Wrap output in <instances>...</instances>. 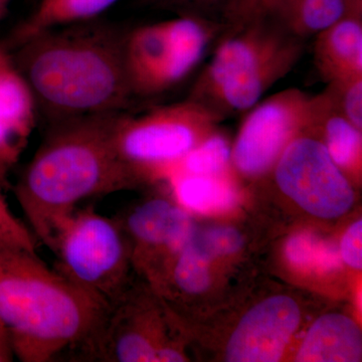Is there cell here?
<instances>
[{
	"instance_id": "obj_1",
	"label": "cell",
	"mask_w": 362,
	"mask_h": 362,
	"mask_svg": "<svg viewBox=\"0 0 362 362\" xmlns=\"http://www.w3.org/2000/svg\"><path fill=\"white\" fill-rule=\"evenodd\" d=\"M126 33L97 18L49 28L16 47V68L52 121L123 113L133 101Z\"/></svg>"
},
{
	"instance_id": "obj_2",
	"label": "cell",
	"mask_w": 362,
	"mask_h": 362,
	"mask_svg": "<svg viewBox=\"0 0 362 362\" xmlns=\"http://www.w3.org/2000/svg\"><path fill=\"white\" fill-rule=\"evenodd\" d=\"M119 114L52 121L14 189L37 242L51 246L54 233L81 202L126 189L137 181L114 146Z\"/></svg>"
},
{
	"instance_id": "obj_3",
	"label": "cell",
	"mask_w": 362,
	"mask_h": 362,
	"mask_svg": "<svg viewBox=\"0 0 362 362\" xmlns=\"http://www.w3.org/2000/svg\"><path fill=\"white\" fill-rule=\"evenodd\" d=\"M108 307L35 252L0 247V326L21 361H52L66 350H82Z\"/></svg>"
},
{
	"instance_id": "obj_4",
	"label": "cell",
	"mask_w": 362,
	"mask_h": 362,
	"mask_svg": "<svg viewBox=\"0 0 362 362\" xmlns=\"http://www.w3.org/2000/svg\"><path fill=\"white\" fill-rule=\"evenodd\" d=\"M305 42L268 14L228 25L187 99L220 120L249 111L291 73Z\"/></svg>"
},
{
	"instance_id": "obj_5",
	"label": "cell",
	"mask_w": 362,
	"mask_h": 362,
	"mask_svg": "<svg viewBox=\"0 0 362 362\" xmlns=\"http://www.w3.org/2000/svg\"><path fill=\"white\" fill-rule=\"evenodd\" d=\"M228 25L192 16L126 33L124 63L133 99L159 96L187 80Z\"/></svg>"
},
{
	"instance_id": "obj_6",
	"label": "cell",
	"mask_w": 362,
	"mask_h": 362,
	"mask_svg": "<svg viewBox=\"0 0 362 362\" xmlns=\"http://www.w3.org/2000/svg\"><path fill=\"white\" fill-rule=\"evenodd\" d=\"M49 249L61 275L110 306L128 289L129 246L116 218L93 207L76 209L54 233Z\"/></svg>"
},
{
	"instance_id": "obj_7",
	"label": "cell",
	"mask_w": 362,
	"mask_h": 362,
	"mask_svg": "<svg viewBox=\"0 0 362 362\" xmlns=\"http://www.w3.org/2000/svg\"><path fill=\"white\" fill-rule=\"evenodd\" d=\"M220 121L189 99L157 107L140 116L121 113L114 128V146L119 159L138 180L146 170L183 160L214 134Z\"/></svg>"
},
{
	"instance_id": "obj_8",
	"label": "cell",
	"mask_w": 362,
	"mask_h": 362,
	"mask_svg": "<svg viewBox=\"0 0 362 362\" xmlns=\"http://www.w3.org/2000/svg\"><path fill=\"white\" fill-rule=\"evenodd\" d=\"M312 106L310 95L289 88L250 109L230 151L237 170L255 177L273 169L288 144L308 130Z\"/></svg>"
},
{
	"instance_id": "obj_9",
	"label": "cell",
	"mask_w": 362,
	"mask_h": 362,
	"mask_svg": "<svg viewBox=\"0 0 362 362\" xmlns=\"http://www.w3.org/2000/svg\"><path fill=\"white\" fill-rule=\"evenodd\" d=\"M273 169L281 192L313 216L338 218L354 204L349 178L307 131L288 144Z\"/></svg>"
},
{
	"instance_id": "obj_10",
	"label": "cell",
	"mask_w": 362,
	"mask_h": 362,
	"mask_svg": "<svg viewBox=\"0 0 362 362\" xmlns=\"http://www.w3.org/2000/svg\"><path fill=\"white\" fill-rule=\"evenodd\" d=\"M301 313L291 298L275 296L243 317L226 346L230 362L280 361L298 326Z\"/></svg>"
},
{
	"instance_id": "obj_11",
	"label": "cell",
	"mask_w": 362,
	"mask_h": 362,
	"mask_svg": "<svg viewBox=\"0 0 362 362\" xmlns=\"http://www.w3.org/2000/svg\"><path fill=\"white\" fill-rule=\"evenodd\" d=\"M116 218L129 247L131 261L143 250H163L171 256L178 254L194 232L192 218L180 206L164 199H152L138 204L121 218Z\"/></svg>"
},
{
	"instance_id": "obj_12",
	"label": "cell",
	"mask_w": 362,
	"mask_h": 362,
	"mask_svg": "<svg viewBox=\"0 0 362 362\" xmlns=\"http://www.w3.org/2000/svg\"><path fill=\"white\" fill-rule=\"evenodd\" d=\"M35 97L11 59L0 66V175L20 158L35 123Z\"/></svg>"
},
{
	"instance_id": "obj_13",
	"label": "cell",
	"mask_w": 362,
	"mask_h": 362,
	"mask_svg": "<svg viewBox=\"0 0 362 362\" xmlns=\"http://www.w3.org/2000/svg\"><path fill=\"white\" fill-rule=\"evenodd\" d=\"M314 65L326 84L362 77V8L315 35Z\"/></svg>"
},
{
	"instance_id": "obj_14",
	"label": "cell",
	"mask_w": 362,
	"mask_h": 362,
	"mask_svg": "<svg viewBox=\"0 0 362 362\" xmlns=\"http://www.w3.org/2000/svg\"><path fill=\"white\" fill-rule=\"evenodd\" d=\"M361 328L349 317L327 314L317 319L298 351L300 362H357L361 361Z\"/></svg>"
},
{
	"instance_id": "obj_15",
	"label": "cell",
	"mask_w": 362,
	"mask_h": 362,
	"mask_svg": "<svg viewBox=\"0 0 362 362\" xmlns=\"http://www.w3.org/2000/svg\"><path fill=\"white\" fill-rule=\"evenodd\" d=\"M312 118L307 132L322 143L341 170H357L361 158L362 130L334 108L325 93L312 96Z\"/></svg>"
},
{
	"instance_id": "obj_16",
	"label": "cell",
	"mask_w": 362,
	"mask_h": 362,
	"mask_svg": "<svg viewBox=\"0 0 362 362\" xmlns=\"http://www.w3.org/2000/svg\"><path fill=\"white\" fill-rule=\"evenodd\" d=\"M356 8L362 0H267L264 14L306 40Z\"/></svg>"
},
{
	"instance_id": "obj_17",
	"label": "cell",
	"mask_w": 362,
	"mask_h": 362,
	"mask_svg": "<svg viewBox=\"0 0 362 362\" xmlns=\"http://www.w3.org/2000/svg\"><path fill=\"white\" fill-rule=\"evenodd\" d=\"M118 0H40L33 13L16 28L11 37L13 47L37 33L57 28L95 20Z\"/></svg>"
},
{
	"instance_id": "obj_18",
	"label": "cell",
	"mask_w": 362,
	"mask_h": 362,
	"mask_svg": "<svg viewBox=\"0 0 362 362\" xmlns=\"http://www.w3.org/2000/svg\"><path fill=\"white\" fill-rule=\"evenodd\" d=\"M175 194L183 206L202 214L226 211L238 202L235 188L214 176L190 175L178 177Z\"/></svg>"
},
{
	"instance_id": "obj_19",
	"label": "cell",
	"mask_w": 362,
	"mask_h": 362,
	"mask_svg": "<svg viewBox=\"0 0 362 362\" xmlns=\"http://www.w3.org/2000/svg\"><path fill=\"white\" fill-rule=\"evenodd\" d=\"M286 255L292 264L309 270H334L341 262L335 245L311 233H298L291 238L286 246Z\"/></svg>"
},
{
	"instance_id": "obj_20",
	"label": "cell",
	"mask_w": 362,
	"mask_h": 362,
	"mask_svg": "<svg viewBox=\"0 0 362 362\" xmlns=\"http://www.w3.org/2000/svg\"><path fill=\"white\" fill-rule=\"evenodd\" d=\"M175 257L176 259L171 275L176 287L187 294H199L206 291L209 285L211 259L189 242Z\"/></svg>"
},
{
	"instance_id": "obj_21",
	"label": "cell",
	"mask_w": 362,
	"mask_h": 362,
	"mask_svg": "<svg viewBox=\"0 0 362 362\" xmlns=\"http://www.w3.org/2000/svg\"><path fill=\"white\" fill-rule=\"evenodd\" d=\"M142 6L173 11L230 25L235 16L237 0H139Z\"/></svg>"
},
{
	"instance_id": "obj_22",
	"label": "cell",
	"mask_w": 362,
	"mask_h": 362,
	"mask_svg": "<svg viewBox=\"0 0 362 362\" xmlns=\"http://www.w3.org/2000/svg\"><path fill=\"white\" fill-rule=\"evenodd\" d=\"M230 151L225 138L211 134L185 156L183 165L190 175L214 176L230 163Z\"/></svg>"
},
{
	"instance_id": "obj_23",
	"label": "cell",
	"mask_w": 362,
	"mask_h": 362,
	"mask_svg": "<svg viewBox=\"0 0 362 362\" xmlns=\"http://www.w3.org/2000/svg\"><path fill=\"white\" fill-rule=\"evenodd\" d=\"M323 92L340 114L362 130V77L328 83Z\"/></svg>"
},
{
	"instance_id": "obj_24",
	"label": "cell",
	"mask_w": 362,
	"mask_h": 362,
	"mask_svg": "<svg viewBox=\"0 0 362 362\" xmlns=\"http://www.w3.org/2000/svg\"><path fill=\"white\" fill-rule=\"evenodd\" d=\"M207 258L233 254L244 245V239L237 230L228 226H214L206 230H194L189 240Z\"/></svg>"
},
{
	"instance_id": "obj_25",
	"label": "cell",
	"mask_w": 362,
	"mask_h": 362,
	"mask_svg": "<svg viewBox=\"0 0 362 362\" xmlns=\"http://www.w3.org/2000/svg\"><path fill=\"white\" fill-rule=\"evenodd\" d=\"M37 240L0 194V247H13L37 254Z\"/></svg>"
},
{
	"instance_id": "obj_26",
	"label": "cell",
	"mask_w": 362,
	"mask_h": 362,
	"mask_svg": "<svg viewBox=\"0 0 362 362\" xmlns=\"http://www.w3.org/2000/svg\"><path fill=\"white\" fill-rule=\"evenodd\" d=\"M362 221H357L350 226L341 240L340 255L347 265L356 270L362 269Z\"/></svg>"
},
{
	"instance_id": "obj_27",
	"label": "cell",
	"mask_w": 362,
	"mask_h": 362,
	"mask_svg": "<svg viewBox=\"0 0 362 362\" xmlns=\"http://www.w3.org/2000/svg\"><path fill=\"white\" fill-rule=\"evenodd\" d=\"M267 0H237L235 2V16L230 25H237L254 18V16L264 14Z\"/></svg>"
},
{
	"instance_id": "obj_28",
	"label": "cell",
	"mask_w": 362,
	"mask_h": 362,
	"mask_svg": "<svg viewBox=\"0 0 362 362\" xmlns=\"http://www.w3.org/2000/svg\"><path fill=\"white\" fill-rule=\"evenodd\" d=\"M14 356L11 340L6 331L0 326V362H8L13 361Z\"/></svg>"
},
{
	"instance_id": "obj_29",
	"label": "cell",
	"mask_w": 362,
	"mask_h": 362,
	"mask_svg": "<svg viewBox=\"0 0 362 362\" xmlns=\"http://www.w3.org/2000/svg\"><path fill=\"white\" fill-rule=\"evenodd\" d=\"M11 0H0V18L4 16L6 13L7 8H8L9 4Z\"/></svg>"
},
{
	"instance_id": "obj_30",
	"label": "cell",
	"mask_w": 362,
	"mask_h": 362,
	"mask_svg": "<svg viewBox=\"0 0 362 362\" xmlns=\"http://www.w3.org/2000/svg\"><path fill=\"white\" fill-rule=\"evenodd\" d=\"M8 58H7L6 54H4V52L0 51V66L4 65L6 61H8Z\"/></svg>"
}]
</instances>
